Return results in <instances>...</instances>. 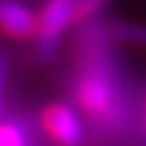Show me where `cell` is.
<instances>
[{"label":"cell","instance_id":"6","mask_svg":"<svg viewBox=\"0 0 146 146\" xmlns=\"http://www.w3.org/2000/svg\"><path fill=\"white\" fill-rule=\"evenodd\" d=\"M112 0H73V20L76 22H88L95 15L105 10Z\"/></svg>","mask_w":146,"mask_h":146},{"label":"cell","instance_id":"1","mask_svg":"<svg viewBox=\"0 0 146 146\" xmlns=\"http://www.w3.org/2000/svg\"><path fill=\"white\" fill-rule=\"evenodd\" d=\"M76 98L80 107L93 117H107L115 110V71L107 51L98 42H90V49L83 56L76 83Z\"/></svg>","mask_w":146,"mask_h":146},{"label":"cell","instance_id":"7","mask_svg":"<svg viewBox=\"0 0 146 146\" xmlns=\"http://www.w3.org/2000/svg\"><path fill=\"white\" fill-rule=\"evenodd\" d=\"M0 146H27V136L17 124H0Z\"/></svg>","mask_w":146,"mask_h":146},{"label":"cell","instance_id":"2","mask_svg":"<svg viewBox=\"0 0 146 146\" xmlns=\"http://www.w3.org/2000/svg\"><path fill=\"white\" fill-rule=\"evenodd\" d=\"M73 0H46L42 12L36 15V29H34V51L42 61L56 54L63 34L73 25Z\"/></svg>","mask_w":146,"mask_h":146},{"label":"cell","instance_id":"5","mask_svg":"<svg viewBox=\"0 0 146 146\" xmlns=\"http://www.w3.org/2000/svg\"><path fill=\"white\" fill-rule=\"evenodd\" d=\"M112 34H115V39H119L124 44H134V46L146 49V25H139V22H119V25L112 27Z\"/></svg>","mask_w":146,"mask_h":146},{"label":"cell","instance_id":"4","mask_svg":"<svg viewBox=\"0 0 146 146\" xmlns=\"http://www.w3.org/2000/svg\"><path fill=\"white\" fill-rule=\"evenodd\" d=\"M36 29V15L17 0H0V32L12 39H32Z\"/></svg>","mask_w":146,"mask_h":146},{"label":"cell","instance_id":"8","mask_svg":"<svg viewBox=\"0 0 146 146\" xmlns=\"http://www.w3.org/2000/svg\"><path fill=\"white\" fill-rule=\"evenodd\" d=\"M5 88H7V61L0 51V124H3V110H5Z\"/></svg>","mask_w":146,"mask_h":146},{"label":"cell","instance_id":"3","mask_svg":"<svg viewBox=\"0 0 146 146\" xmlns=\"http://www.w3.org/2000/svg\"><path fill=\"white\" fill-rule=\"evenodd\" d=\"M42 124L51 141H56L58 146H78L83 141V122L71 105H49L42 115Z\"/></svg>","mask_w":146,"mask_h":146}]
</instances>
